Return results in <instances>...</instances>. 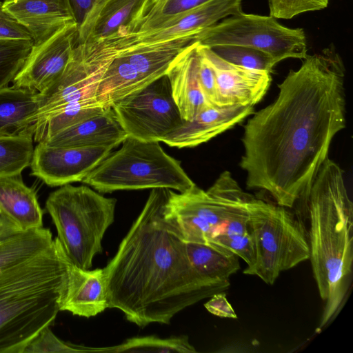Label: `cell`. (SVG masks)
Returning a JSON list of instances; mask_svg holds the SVG:
<instances>
[{
    "label": "cell",
    "mask_w": 353,
    "mask_h": 353,
    "mask_svg": "<svg viewBox=\"0 0 353 353\" xmlns=\"http://www.w3.org/2000/svg\"><path fill=\"white\" fill-rule=\"evenodd\" d=\"M109 308L105 268L82 269L70 263L61 311L90 318Z\"/></svg>",
    "instance_id": "d6986e66"
},
{
    "label": "cell",
    "mask_w": 353,
    "mask_h": 353,
    "mask_svg": "<svg viewBox=\"0 0 353 353\" xmlns=\"http://www.w3.org/2000/svg\"><path fill=\"white\" fill-rule=\"evenodd\" d=\"M248 210L256 259L243 274L256 276L272 285L282 272L309 259L307 232L288 208L253 196Z\"/></svg>",
    "instance_id": "ba28073f"
},
{
    "label": "cell",
    "mask_w": 353,
    "mask_h": 353,
    "mask_svg": "<svg viewBox=\"0 0 353 353\" xmlns=\"http://www.w3.org/2000/svg\"><path fill=\"white\" fill-rule=\"evenodd\" d=\"M253 196L224 171L207 191L196 185L181 192L169 189L163 218L184 242L210 245L216 236L249 232Z\"/></svg>",
    "instance_id": "5b68a950"
},
{
    "label": "cell",
    "mask_w": 353,
    "mask_h": 353,
    "mask_svg": "<svg viewBox=\"0 0 353 353\" xmlns=\"http://www.w3.org/2000/svg\"><path fill=\"white\" fill-rule=\"evenodd\" d=\"M97 0H70L78 25Z\"/></svg>",
    "instance_id": "8d00e7d4"
},
{
    "label": "cell",
    "mask_w": 353,
    "mask_h": 353,
    "mask_svg": "<svg viewBox=\"0 0 353 353\" xmlns=\"http://www.w3.org/2000/svg\"><path fill=\"white\" fill-rule=\"evenodd\" d=\"M303 197L310 221L309 259L324 303L318 327L321 330L336 316L351 285L353 205L343 170L329 157Z\"/></svg>",
    "instance_id": "3957f363"
},
{
    "label": "cell",
    "mask_w": 353,
    "mask_h": 353,
    "mask_svg": "<svg viewBox=\"0 0 353 353\" xmlns=\"http://www.w3.org/2000/svg\"><path fill=\"white\" fill-rule=\"evenodd\" d=\"M241 1L208 0L168 19L151 30L117 36L118 46L121 50L197 34L225 18L242 12Z\"/></svg>",
    "instance_id": "5bb4252c"
},
{
    "label": "cell",
    "mask_w": 353,
    "mask_h": 353,
    "mask_svg": "<svg viewBox=\"0 0 353 353\" xmlns=\"http://www.w3.org/2000/svg\"><path fill=\"white\" fill-rule=\"evenodd\" d=\"M32 45V39H0V88L12 82Z\"/></svg>",
    "instance_id": "f546056e"
},
{
    "label": "cell",
    "mask_w": 353,
    "mask_h": 353,
    "mask_svg": "<svg viewBox=\"0 0 353 353\" xmlns=\"http://www.w3.org/2000/svg\"><path fill=\"white\" fill-rule=\"evenodd\" d=\"M128 137L112 108L65 128L41 141L59 147H111L114 148Z\"/></svg>",
    "instance_id": "ffe728a7"
},
{
    "label": "cell",
    "mask_w": 353,
    "mask_h": 353,
    "mask_svg": "<svg viewBox=\"0 0 353 353\" xmlns=\"http://www.w3.org/2000/svg\"><path fill=\"white\" fill-rule=\"evenodd\" d=\"M254 112V106H209L163 137L170 147L193 148L232 128Z\"/></svg>",
    "instance_id": "2e32d148"
},
{
    "label": "cell",
    "mask_w": 353,
    "mask_h": 353,
    "mask_svg": "<svg viewBox=\"0 0 353 353\" xmlns=\"http://www.w3.org/2000/svg\"><path fill=\"white\" fill-rule=\"evenodd\" d=\"M78 23H68L45 40L33 43L12 85L43 92L63 72L77 43Z\"/></svg>",
    "instance_id": "7c38bea8"
},
{
    "label": "cell",
    "mask_w": 353,
    "mask_h": 353,
    "mask_svg": "<svg viewBox=\"0 0 353 353\" xmlns=\"http://www.w3.org/2000/svg\"><path fill=\"white\" fill-rule=\"evenodd\" d=\"M92 352H196L187 336L161 339L154 336L128 339L121 344L104 347H91Z\"/></svg>",
    "instance_id": "83f0119b"
},
{
    "label": "cell",
    "mask_w": 353,
    "mask_h": 353,
    "mask_svg": "<svg viewBox=\"0 0 353 353\" xmlns=\"http://www.w3.org/2000/svg\"><path fill=\"white\" fill-rule=\"evenodd\" d=\"M18 230H20L0 212V236Z\"/></svg>",
    "instance_id": "74e56055"
},
{
    "label": "cell",
    "mask_w": 353,
    "mask_h": 353,
    "mask_svg": "<svg viewBox=\"0 0 353 353\" xmlns=\"http://www.w3.org/2000/svg\"><path fill=\"white\" fill-rule=\"evenodd\" d=\"M144 1L97 0L78 25L77 43L101 41L116 34L137 17Z\"/></svg>",
    "instance_id": "44dd1931"
},
{
    "label": "cell",
    "mask_w": 353,
    "mask_h": 353,
    "mask_svg": "<svg viewBox=\"0 0 353 353\" xmlns=\"http://www.w3.org/2000/svg\"><path fill=\"white\" fill-rule=\"evenodd\" d=\"M194 41L207 47L237 45L256 48L278 63L288 58L303 59L307 55L303 29L285 27L271 16L243 12L200 31Z\"/></svg>",
    "instance_id": "9c48e42d"
},
{
    "label": "cell",
    "mask_w": 353,
    "mask_h": 353,
    "mask_svg": "<svg viewBox=\"0 0 353 353\" xmlns=\"http://www.w3.org/2000/svg\"><path fill=\"white\" fill-rule=\"evenodd\" d=\"M199 55L200 57L199 77L201 89L209 103L216 106L217 95L214 73L210 65L199 54Z\"/></svg>",
    "instance_id": "e575fe53"
},
{
    "label": "cell",
    "mask_w": 353,
    "mask_h": 353,
    "mask_svg": "<svg viewBox=\"0 0 353 353\" xmlns=\"http://www.w3.org/2000/svg\"><path fill=\"white\" fill-rule=\"evenodd\" d=\"M270 16L289 19L303 12L327 8L328 0H268Z\"/></svg>",
    "instance_id": "d6a6232c"
},
{
    "label": "cell",
    "mask_w": 353,
    "mask_h": 353,
    "mask_svg": "<svg viewBox=\"0 0 353 353\" xmlns=\"http://www.w3.org/2000/svg\"><path fill=\"white\" fill-rule=\"evenodd\" d=\"M209 48L223 60L248 69L271 73L278 63L267 52L248 46L219 45Z\"/></svg>",
    "instance_id": "f1b7e54d"
},
{
    "label": "cell",
    "mask_w": 353,
    "mask_h": 353,
    "mask_svg": "<svg viewBox=\"0 0 353 353\" xmlns=\"http://www.w3.org/2000/svg\"><path fill=\"white\" fill-rule=\"evenodd\" d=\"M345 67L332 48L307 55L279 85L276 99L244 126L241 168L250 189L288 208L306 194L345 127Z\"/></svg>",
    "instance_id": "6da1fadb"
},
{
    "label": "cell",
    "mask_w": 353,
    "mask_h": 353,
    "mask_svg": "<svg viewBox=\"0 0 353 353\" xmlns=\"http://www.w3.org/2000/svg\"><path fill=\"white\" fill-rule=\"evenodd\" d=\"M39 106L40 94L37 91L13 85L0 88V135H32Z\"/></svg>",
    "instance_id": "cb8c5ba5"
},
{
    "label": "cell",
    "mask_w": 353,
    "mask_h": 353,
    "mask_svg": "<svg viewBox=\"0 0 353 353\" xmlns=\"http://www.w3.org/2000/svg\"><path fill=\"white\" fill-rule=\"evenodd\" d=\"M111 147H59L43 142L34 147L31 175L50 187L80 182L110 153Z\"/></svg>",
    "instance_id": "4fadbf2b"
},
{
    "label": "cell",
    "mask_w": 353,
    "mask_h": 353,
    "mask_svg": "<svg viewBox=\"0 0 353 353\" xmlns=\"http://www.w3.org/2000/svg\"><path fill=\"white\" fill-rule=\"evenodd\" d=\"M167 188H153L141 213L104 268L109 308L143 327L170 324L179 312L227 290L192 263L186 243L163 218Z\"/></svg>",
    "instance_id": "7a4b0ae2"
},
{
    "label": "cell",
    "mask_w": 353,
    "mask_h": 353,
    "mask_svg": "<svg viewBox=\"0 0 353 353\" xmlns=\"http://www.w3.org/2000/svg\"><path fill=\"white\" fill-rule=\"evenodd\" d=\"M121 144L81 182L101 193L153 188L181 192L196 185L180 162L168 154L159 141L128 136Z\"/></svg>",
    "instance_id": "52a82bcc"
},
{
    "label": "cell",
    "mask_w": 353,
    "mask_h": 353,
    "mask_svg": "<svg viewBox=\"0 0 353 353\" xmlns=\"http://www.w3.org/2000/svg\"><path fill=\"white\" fill-rule=\"evenodd\" d=\"M54 239L43 226L18 230L0 239V271L23 263L46 250Z\"/></svg>",
    "instance_id": "484cf974"
},
{
    "label": "cell",
    "mask_w": 353,
    "mask_h": 353,
    "mask_svg": "<svg viewBox=\"0 0 353 353\" xmlns=\"http://www.w3.org/2000/svg\"><path fill=\"white\" fill-rule=\"evenodd\" d=\"M163 0H145L137 17L132 21H134L142 17L147 12H148L153 6L162 1ZM131 22V23H132Z\"/></svg>",
    "instance_id": "f35d334b"
},
{
    "label": "cell",
    "mask_w": 353,
    "mask_h": 353,
    "mask_svg": "<svg viewBox=\"0 0 353 353\" xmlns=\"http://www.w3.org/2000/svg\"><path fill=\"white\" fill-rule=\"evenodd\" d=\"M33 142L27 133L0 135V177L21 174L30 165Z\"/></svg>",
    "instance_id": "4316f807"
},
{
    "label": "cell",
    "mask_w": 353,
    "mask_h": 353,
    "mask_svg": "<svg viewBox=\"0 0 353 353\" xmlns=\"http://www.w3.org/2000/svg\"><path fill=\"white\" fill-rule=\"evenodd\" d=\"M70 262L57 238L37 256L0 271V353H23L55 321Z\"/></svg>",
    "instance_id": "277c9868"
},
{
    "label": "cell",
    "mask_w": 353,
    "mask_h": 353,
    "mask_svg": "<svg viewBox=\"0 0 353 353\" xmlns=\"http://www.w3.org/2000/svg\"><path fill=\"white\" fill-rule=\"evenodd\" d=\"M149 85L119 53L110 63L99 84L96 99L105 108Z\"/></svg>",
    "instance_id": "d4e9b609"
},
{
    "label": "cell",
    "mask_w": 353,
    "mask_h": 353,
    "mask_svg": "<svg viewBox=\"0 0 353 353\" xmlns=\"http://www.w3.org/2000/svg\"><path fill=\"white\" fill-rule=\"evenodd\" d=\"M128 136L159 141L182 125L166 75L112 107Z\"/></svg>",
    "instance_id": "8fae6325"
},
{
    "label": "cell",
    "mask_w": 353,
    "mask_h": 353,
    "mask_svg": "<svg viewBox=\"0 0 353 353\" xmlns=\"http://www.w3.org/2000/svg\"><path fill=\"white\" fill-rule=\"evenodd\" d=\"M2 8L28 30L33 43L77 22L70 0H4Z\"/></svg>",
    "instance_id": "e0dca14e"
},
{
    "label": "cell",
    "mask_w": 353,
    "mask_h": 353,
    "mask_svg": "<svg viewBox=\"0 0 353 353\" xmlns=\"http://www.w3.org/2000/svg\"><path fill=\"white\" fill-rule=\"evenodd\" d=\"M117 200L86 185L66 184L51 192L46 210L57 232V239L74 265L90 269L103 252L102 241L114 220Z\"/></svg>",
    "instance_id": "8992f818"
},
{
    "label": "cell",
    "mask_w": 353,
    "mask_h": 353,
    "mask_svg": "<svg viewBox=\"0 0 353 353\" xmlns=\"http://www.w3.org/2000/svg\"><path fill=\"white\" fill-rule=\"evenodd\" d=\"M196 34L121 49L119 50V54L123 56L150 84L165 75L171 63L194 41Z\"/></svg>",
    "instance_id": "603a6c76"
},
{
    "label": "cell",
    "mask_w": 353,
    "mask_h": 353,
    "mask_svg": "<svg viewBox=\"0 0 353 353\" xmlns=\"http://www.w3.org/2000/svg\"><path fill=\"white\" fill-rule=\"evenodd\" d=\"M196 49L214 73L217 107L254 106L267 92L272 81L271 73L229 63L198 42Z\"/></svg>",
    "instance_id": "9a60e30c"
},
{
    "label": "cell",
    "mask_w": 353,
    "mask_h": 353,
    "mask_svg": "<svg viewBox=\"0 0 353 353\" xmlns=\"http://www.w3.org/2000/svg\"><path fill=\"white\" fill-rule=\"evenodd\" d=\"M89 352L88 347L65 342L58 338L50 326L41 330L28 343L23 353Z\"/></svg>",
    "instance_id": "4dcf8cb0"
},
{
    "label": "cell",
    "mask_w": 353,
    "mask_h": 353,
    "mask_svg": "<svg viewBox=\"0 0 353 353\" xmlns=\"http://www.w3.org/2000/svg\"><path fill=\"white\" fill-rule=\"evenodd\" d=\"M210 298V299L204 305L209 312L219 317L237 318V315L228 301L225 293H216Z\"/></svg>",
    "instance_id": "d590c367"
},
{
    "label": "cell",
    "mask_w": 353,
    "mask_h": 353,
    "mask_svg": "<svg viewBox=\"0 0 353 353\" xmlns=\"http://www.w3.org/2000/svg\"><path fill=\"white\" fill-rule=\"evenodd\" d=\"M197 41L188 45L171 63L167 76L173 99L184 121H190L211 105L201 89L199 68L200 57Z\"/></svg>",
    "instance_id": "ac0fdd59"
},
{
    "label": "cell",
    "mask_w": 353,
    "mask_h": 353,
    "mask_svg": "<svg viewBox=\"0 0 353 353\" xmlns=\"http://www.w3.org/2000/svg\"><path fill=\"white\" fill-rule=\"evenodd\" d=\"M0 212L20 230L43 227V210L36 192L21 174L0 177Z\"/></svg>",
    "instance_id": "7402d4cb"
},
{
    "label": "cell",
    "mask_w": 353,
    "mask_h": 353,
    "mask_svg": "<svg viewBox=\"0 0 353 353\" xmlns=\"http://www.w3.org/2000/svg\"><path fill=\"white\" fill-rule=\"evenodd\" d=\"M119 53L111 37L77 43L61 77L40 94V106L34 116L33 130L65 106L96 98L100 81L106 69Z\"/></svg>",
    "instance_id": "30bf717a"
},
{
    "label": "cell",
    "mask_w": 353,
    "mask_h": 353,
    "mask_svg": "<svg viewBox=\"0 0 353 353\" xmlns=\"http://www.w3.org/2000/svg\"><path fill=\"white\" fill-rule=\"evenodd\" d=\"M0 1V39H32L28 30L4 11Z\"/></svg>",
    "instance_id": "836d02e7"
},
{
    "label": "cell",
    "mask_w": 353,
    "mask_h": 353,
    "mask_svg": "<svg viewBox=\"0 0 353 353\" xmlns=\"http://www.w3.org/2000/svg\"><path fill=\"white\" fill-rule=\"evenodd\" d=\"M210 245L226 250L241 258L247 263V268L255 262V248L250 232L221 234L212 239Z\"/></svg>",
    "instance_id": "1f68e13d"
}]
</instances>
